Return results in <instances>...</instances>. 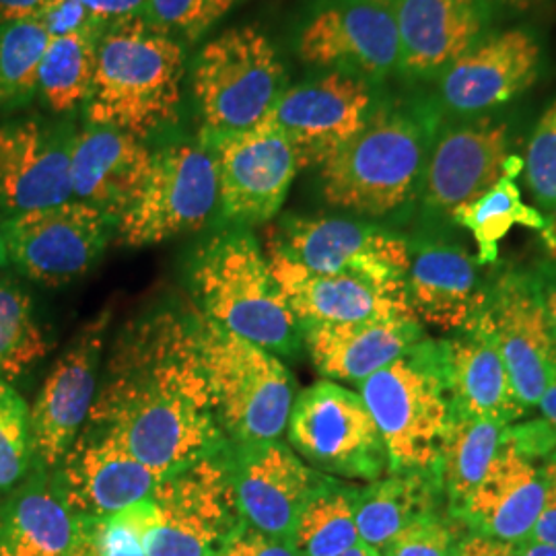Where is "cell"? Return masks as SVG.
Masks as SVG:
<instances>
[{
  "instance_id": "cell-46",
  "label": "cell",
  "mask_w": 556,
  "mask_h": 556,
  "mask_svg": "<svg viewBox=\"0 0 556 556\" xmlns=\"http://www.w3.org/2000/svg\"><path fill=\"white\" fill-rule=\"evenodd\" d=\"M80 2L105 27L119 21L140 17L144 9V0H80Z\"/></svg>"
},
{
  "instance_id": "cell-37",
  "label": "cell",
  "mask_w": 556,
  "mask_h": 556,
  "mask_svg": "<svg viewBox=\"0 0 556 556\" xmlns=\"http://www.w3.org/2000/svg\"><path fill=\"white\" fill-rule=\"evenodd\" d=\"M48 342L27 293L0 280V381L13 383L46 357Z\"/></svg>"
},
{
  "instance_id": "cell-33",
  "label": "cell",
  "mask_w": 556,
  "mask_h": 556,
  "mask_svg": "<svg viewBox=\"0 0 556 556\" xmlns=\"http://www.w3.org/2000/svg\"><path fill=\"white\" fill-rule=\"evenodd\" d=\"M523 172V160L498 179L477 200L459 206L452 219L472 233L477 241L478 264L489 266L498 258V243L514 227H528L532 231H542L546 217L521 199L517 186V176Z\"/></svg>"
},
{
  "instance_id": "cell-30",
  "label": "cell",
  "mask_w": 556,
  "mask_h": 556,
  "mask_svg": "<svg viewBox=\"0 0 556 556\" xmlns=\"http://www.w3.org/2000/svg\"><path fill=\"white\" fill-rule=\"evenodd\" d=\"M441 346L454 417L493 420L509 427L526 415L495 340L480 318L459 330L457 337L441 340Z\"/></svg>"
},
{
  "instance_id": "cell-44",
  "label": "cell",
  "mask_w": 556,
  "mask_h": 556,
  "mask_svg": "<svg viewBox=\"0 0 556 556\" xmlns=\"http://www.w3.org/2000/svg\"><path fill=\"white\" fill-rule=\"evenodd\" d=\"M215 556H298V553L291 542L266 536L243 523Z\"/></svg>"
},
{
  "instance_id": "cell-31",
  "label": "cell",
  "mask_w": 556,
  "mask_h": 556,
  "mask_svg": "<svg viewBox=\"0 0 556 556\" xmlns=\"http://www.w3.org/2000/svg\"><path fill=\"white\" fill-rule=\"evenodd\" d=\"M441 497L435 470L388 472L365 486H353L358 540L381 553L408 526L435 516Z\"/></svg>"
},
{
  "instance_id": "cell-32",
  "label": "cell",
  "mask_w": 556,
  "mask_h": 556,
  "mask_svg": "<svg viewBox=\"0 0 556 556\" xmlns=\"http://www.w3.org/2000/svg\"><path fill=\"white\" fill-rule=\"evenodd\" d=\"M503 425L480 418L454 417L439 452L438 472L441 493L450 516L462 514L464 505L477 491L480 480L491 468L505 435Z\"/></svg>"
},
{
  "instance_id": "cell-55",
  "label": "cell",
  "mask_w": 556,
  "mask_h": 556,
  "mask_svg": "<svg viewBox=\"0 0 556 556\" xmlns=\"http://www.w3.org/2000/svg\"><path fill=\"white\" fill-rule=\"evenodd\" d=\"M337 556H381V553L371 548V546H365L363 542H358L357 546H353V548H349V551H344V553Z\"/></svg>"
},
{
  "instance_id": "cell-50",
  "label": "cell",
  "mask_w": 556,
  "mask_h": 556,
  "mask_svg": "<svg viewBox=\"0 0 556 556\" xmlns=\"http://www.w3.org/2000/svg\"><path fill=\"white\" fill-rule=\"evenodd\" d=\"M540 238H542L546 254L556 262V204L551 208V215L546 219L544 229L540 231Z\"/></svg>"
},
{
  "instance_id": "cell-45",
  "label": "cell",
  "mask_w": 556,
  "mask_h": 556,
  "mask_svg": "<svg viewBox=\"0 0 556 556\" xmlns=\"http://www.w3.org/2000/svg\"><path fill=\"white\" fill-rule=\"evenodd\" d=\"M544 478V501L532 530V542H542L548 546H556V454L548 457L542 466Z\"/></svg>"
},
{
  "instance_id": "cell-34",
  "label": "cell",
  "mask_w": 556,
  "mask_h": 556,
  "mask_svg": "<svg viewBox=\"0 0 556 556\" xmlns=\"http://www.w3.org/2000/svg\"><path fill=\"white\" fill-rule=\"evenodd\" d=\"M105 29L50 38L40 66L38 93L54 114L83 110L91 93L98 46Z\"/></svg>"
},
{
  "instance_id": "cell-22",
  "label": "cell",
  "mask_w": 556,
  "mask_h": 556,
  "mask_svg": "<svg viewBox=\"0 0 556 556\" xmlns=\"http://www.w3.org/2000/svg\"><path fill=\"white\" fill-rule=\"evenodd\" d=\"M538 71L536 40L523 29H509L478 41L439 75V101L454 114H484L528 91Z\"/></svg>"
},
{
  "instance_id": "cell-14",
  "label": "cell",
  "mask_w": 556,
  "mask_h": 556,
  "mask_svg": "<svg viewBox=\"0 0 556 556\" xmlns=\"http://www.w3.org/2000/svg\"><path fill=\"white\" fill-rule=\"evenodd\" d=\"M480 321L495 340L521 406L534 408L556 378V344L544 285L530 273H505L486 289Z\"/></svg>"
},
{
  "instance_id": "cell-21",
  "label": "cell",
  "mask_w": 556,
  "mask_h": 556,
  "mask_svg": "<svg viewBox=\"0 0 556 556\" xmlns=\"http://www.w3.org/2000/svg\"><path fill=\"white\" fill-rule=\"evenodd\" d=\"M54 470L68 505L83 517L118 516L151 497L165 478L87 425Z\"/></svg>"
},
{
  "instance_id": "cell-29",
  "label": "cell",
  "mask_w": 556,
  "mask_h": 556,
  "mask_svg": "<svg viewBox=\"0 0 556 556\" xmlns=\"http://www.w3.org/2000/svg\"><path fill=\"white\" fill-rule=\"evenodd\" d=\"M425 338L415 316H396L312 326L303 330V346L324 378L358 386Z\"/></svg>"
},
{
  "instance_id": "cell-4",
  "label": "cell",
  "mask_w": 556,
  "mask_h": 556,
  "mask_svg": "<svg viewBox=\"0 0 556 556\" xmlns=\"http://www.w3.org/2000/svg\"><path fill=\"white\" fill-rule=\"evenodd\" d=\"M429 137L417 118L378 108L365 126L319 165L328 204L365 217H386L420 188Z\"/></svg>"
},
{
  "instance_id": "cell-10",
  "label": "cell",
  "mask_w": 556,
  "mask_h": 556,
  "mask_svg": "<svg viewBox=\"0 0 556 556\" xmlns=\"http://www.w3.org/2000/svg\"><path fill=\"white\" fill-rule=\"evenodd\" d=\"M289 443L314 470L349 480H378L390 459L378 425L357 392L334 381L305 388L293 402Z\"/></svg>"
},
{
  "instance_id": "cell-35",
  "label": "cell",
  "mask_w": 556,
  "mask_h": 556,
  "mask_svg": "<svg viewBox=\"0 0 556 556\" xmlns=\"http://www.w3.org/2000/svg\"><path fill=\"white\" fill-rule=\"evenodd\" d=\"M358 542L353 486L328 477L301 509L291 546L298 556H337Z\"/></svg>"
},
{
  "instance_id": "cell-3",
  "label": "cell",
  "mask_w": 556,
  "mask_h": 556,
  "mask_svg": "<svg viewBox=\"0 0 556 556\" xmlns=\"http://www.w3.org/2000/svg\"><path fill=\"white\" fill-rule=\"evenodd\" d=\"M192 285L202 316L277 357H298L301 326L248 229L227 227L204 241L192 258Z\"/></svg>"
},
{
  "instance_id": "cell-51",
  "label": "cell",
  "mask_w": 556,
  "mask_h": 556,
  "mask_svg": "<svg viewBox=\"0 0 556 556\" xmlns=\"http://www.w3.org/2000/svg\"><path fill=\"white\" fill-rule=\"evenodd\" d=\"M486 11L489 9H511V11H528L538 7L542 0H477Z\"/></svg>"
},
{
  "instance_id": "cell-15",
  "label": "cell",
  "mask_w": 556,
  "mask_h": 556,
  "mask_svg": "<svg viewBox=\"0 0 556 556\" xmlns=\"http://www.w3.org/2000/svg\"><path fill=\"white\" fill-rule=\"evenodd\" d=\"M369 80L328 71L287 87L266 122L289 140L299 169L319 167L357 135L374 112Z\"/></svg>"
},
{
  "instance_id": "cell-40",
  "label": "cell",
  "mask_w": 556,
  "mask_h": 556,
  "mask_svg": "<svg viewBox=\"0 0 556 556\" xmlns=\"http://www.w3.org/2000/svg\"><path fill=\"white\" fill-rule=\"evenodd\" d=\"M523 174L530 194L551 211L556 204V101L540 116L528 140Z\"/></svg>"
},
{
  "instance_id": "cell-11",
  "label": "cell",
  "mask_w": 556,
  "mask_h": 556,
  "mask_svg": "<svg viewBox=\"0 0 556 556\" xmlns=\"http://www.w3.org/2000/svg\"><path fill=\"white\" fill-rule=\"evenodd\" d=\"M268 254L318 275H349L402 282L410 266V243L396 233L342 217H287L268 239Z\"/></svg>"
},
{
  "instance_id": "cell-53",
  "label": "cell",
  "mask_w": 556,
  "mask_h": 556,
  "mask_svg": "<svg viewBox=\"0 0 556 556\" xmlns=\"http://www.w3.org/2000/svg\"><path fill=\"white\" fill-rule=\"evenodd\" d=\"M544 307H546V318L551 326V334L556 344V282L551 287H544Z\"/></svg>"
},
{
  "instance_id": "cell-18",
  "label": "cell",
  "mask_w": 556,
  "mask_h": 556,
  "mask_svg": "<svg viewBox=\"0 0 556 556\" xmlns=\"http://www.w3.org/2000/svg\"><path fill=\"white\" fill-rule=\"evenodd\" d=\"M108 326L110 312H101L80 330L43 381L29 410L34 462L43 468H59L89 420L100 386Z\"/></svg>"
},
{
  "instance_id": "cell-41",
  "label": "cell",
  "mask_w": 556,
  "mask_h": 556,
  "mask_svg": "<svg viewBox=\"0 0 556 556\" xmlns=\"http://www.w3.org/2000/svg\"><path fill=\"white\" fill-rule=\"evenodd\" d=\"M456 530L443 517H422L400 532L383 551L381 556H456Z\"/></svg>"
},
{
  "instance_id": "cell-49",
  "label": "cell",
  "mask_w": 556,
  "mask_h": 556,
  "mask_svg": "<svg viewBox=\"0 0 556 556\" xmlns=\"http://www.w3.org/2000/svg\"><path fill=\"white\" fill-rule=\"evenodd\" d=\"M538 408H540L544 420L556 431V378L553 379V383L546 388L544 396L540 397Z\"/></svg>"
},
{
  "instance_id": "cell-17",
  "label": "cell",
  "mask_w": 556,
  "mask_h": 556,
  "mask_svg": "<svg viewBox=\"0 0 556 556\" xmlns=\"http://www.w3.org/2000/svg\"><path fill=\"white\" fill-rule=\"evenodd\" d=\"M295 50L318 68L386 79L400 59L394 13L376 0H326L299 29Z\"/></svg>"
},
{
  "instance_id": "cell-25",
  "label": "cell",
  "mask_w": 556,
  "mask_h": 556,
  "mask_svg": "<svg viewBox=\"0 0 556 556\" xmlns=\"http://www.w3.org/2000/svg\"><path fill=\"white\" fill-rule=\"evenodd\" d=\"M486 289L477 260L462 245L447 241L410 245L406 293L418 321L443 332H459L482 312Z\"/></svg>"
},
{
  "instance_id": "cell-43",
  "label": "cell",
  "mask_w": 556,
  "mask_h": 556,
  "mask_svg": "<svg viewBox=\"0 0 556 556\" xmlns=\"http://www.w3.org/2000/svg\"><path fill=\"white\" fill-rule=\"evenodd\" d=\"M50 38L73 36L91 29H108L101 21L96 20L80 0H52L40 17Z\"/></svg>"
},
{
  "instance_id": "cell-52",
  "label": "cell",
  "mask_w": 556,
  "mask_h": 556,
  "mask_svg": "<svg viewBox=\"0 0 556 556\" xmlns=\"http://www.w3.org/2000/svg\"><path fill=\"white\" fill-rule=\"evenodd\" d=\"M517 556H556V546L528 540L517 544Z\"/></svg>"
},
{
  "instance_id": "cell-7",
  "label": "cell",
  "mask_w": 556,
  "mask_h": 556,
  "mask_svg": "<svg viewBox=\"0 0 556 556\" xmlns=\"http://www.w3.org/2000/svg\"><path fill=\"white\" fill-rule=\"evenodd\" d=\"M197 324L215 415L227 443L282 438L295 396L293 378L280 357L206 316Z\"/></svg>"
},
{
  "instance_id": "cell-13",
  "label": "cell",
  "mask_w": 556,
  "mask_h": 556,
  "mask_svg": "<svg viewBox=\"0 0 556 556\" xmlns=\"http://www.w3.org/2000/svg\"><path fill=\"white\" fill-rule=\"evenodd\" d=\"M204 142L217 163V217L239 229L275 219L299 172L289 140L264 119L252 130Z\"/></svg>"
},
{
  "instance_id": "cell-2",
  "label": "cell",
  "mask_w": 556,
  "mask_h": 556,
  "mask_svg": "<svg viewBox=\"0 0 556 556\" xmlns=\"http://www.w3.org/2000/svg\"><path fill=\"white\" fill-rule=\"evenodd\" d=\"M188 75L179 41L155 31L142 17L110 25L98 46L85 122L147 140L178 124Z\"/></svg>"
},
{
  "instance_id": "cell-16",
  "label": "cell",
  "mask_w": 556,
  "mask_h": 556,
  "mask_svg": "<svg viewBox=\"0 0 556 556\" xmlns=\"http://www.w3.org/2000/svg\"><path fill=\"white\" fill-rule=\"evenodd\" d=\"M225 456L243 523L291 542L301 509L328 475L305 464L282 439L227 443Z\"/></svg>"
},
{
  "instance_id": "cell-1",
  "label": "cell",
  "mask_w": 556,
  "mask_h": 556,
  "mask_svg": "<svg viewBox=\"0 0 556 556\" xmlns=\"http://www.w3.org/2000/svg\"><path fill=\"white\" fill-rule=\"evenodd\" d=\"M87 427L169 477L227 445L200 353L199 324L176 312L135 319L116 338Z\"/></svg>"
},
{
  "instance_id": "cell-39",
  "label": "cell",
  "mask_w": 556,
  "mask_h": 556,
  "mask_svg": "<svg viewBox=\"0 0 556 556\" xmlns=\"http://www.w3.org/2000/svg\"><path fill=\"white\" fill-rule=\"evenodd\" d=\"M34 468L29 439V410L23 397L9 388L0 394V501Z\"/></svg>"
},
{
  "instance_id": "cell-12",
  "label": "cell",
  "mask_w": 556,
  "mask_h": 556,
  "mask_svg": "<svg viewBox=\"0 0 556 556\" xmlns=\"http://www.w3.org/2000/svg\"><path fill=\"white\" fill-rule=\"evenodd\" d=\"M9 260L25 277L62 287L85 277L100 262L116 223L100 208L68 200L7 219Z\"/></svg>"
},
{
  "instance_id": "cell-38",
  "label": "cell",
  "mask_w": 556,
  "mask_h": 556,
  "mask_svg": "<svg viewBox=\"0 0 556 556\" xmlns=\"http://www.w3.org/2000/svg\"><path fill=\"white\" fill-rule=\"evenodd\" d=\"M239 0H144L142 20L184 48L199 41Z\"/></svg>"
},
{
  "instance_id": "cell-26",
  "label": "cell",
  "mask_w": 556,
  "mask_h": 556,
  "mask_svg": "<svg viewBox=\"0 0 556 556\" xmlns=\"http://www.w3.org/2000/svg\"><path fill=\"white\" fill-rule=\"evenodd\" d=\"M542 501V468L509 441L505 429L497 456L457 519L478 536L521 544L532 536Z\"/></svg>"
},
{
  "instance_id": "cell-5",
  "label": "cell",
  "mask_w": 556,
  "mask_h": 556,
  "mask_svg": "<svg viewBox=\"0 0 556 556\" xmlns=\"http://www.w3.org/2000/svg\"><path fill=\"white\" fill-rule=\"evenodd\" d=\"M383 439L390 470H433L454 420L441 340L425 338L358 383Z\"/></svg>"
},
{
  "instance_id": "cell-36",
  "label": "cell",
  "mask_w": 556,
  "mask_h": 556,
  "mask_svg": "<svg viewBox=\"0 0 556 556\" xmlns=\"http://www.w3.org/2000/svg\"><path fill=\"white\" fill-rule=\"evenodd\" d=\"M50 34L40 20L0 23V112L38 96L40 66Z\"/></svg>"
},
{
  "instance_id": "cell-23",
  "label": "cell",
  "mask_w": 556,
  "mask_h": 556,
  "mask_svg": "<svg viewBox=\"0 0 556 556\" xmlns=\"http://www.w3.org/2000/svg\"><path fill=\"white\" fill-rule=\"evenodd\" d=\"M266 258L280 295L298 318L301 332L326 324L415 316L406 293V280L378 282L349 275H318L275 254Z\"/></svg>"
},
{
  "instance_id": "cell-56",
  "label": "cell",
  "mask_w": 556,
  "mask_h": 556,
  "mask_svg": "<svg viewBox=\"0 0 556 556\" xmlns=\"http://www.w3.org/2000/svg\"><path fill=\"white\" fill-rule=\"evenodd\" d=\"M9 388H11V386H9V383H4V381H0V394H4V392H7V390H9Z\"/></svg>"
},
{
  "instance_id": "cell-47",
  "label": "cell",
  "mask_w": 556,
  "mask_h": 556,
  "mask_svg": "<svg viewBox=\"0 0 556 556\" xmlns=\"http://www.w3.org/2000/svg\"><path fill=\"white\" fill-rule=\"evenodd\" d=\"M456 556H517V544L472 534L459 542Z\"/></svg>"
},
{
  "instance_id": "cell-57",
  "label": "cell",
  "mask_w": 556,
  "mask_h": 556,
  "mask_svg": "<svg viewBox=\"0 0 556 556\" xmlns=\"http://www.w3.org/2000/svg\"><path fill=\"white\" fill-rule=\"evenodd\" d=\"M376 2H379V4H386V7H392V4L397 2V0H376Z\"/></svg>"
},
{
  "instance_id": "cell-20",
  "label": "cell",
  "mask_w": 556,
  "mask_h": 556,
  "mask_svg": "<svg viewBox=\"0 0 556 556\" xmlns=\"http://www.w3.org/2000/svg\"><path fill=\"white\" fill-rule=\"evenodd\" d=\"M509 128L477 119L445 130L427 155L420 194L427 208L452 217L493 188L521 157L509 155Z\"/></svg>"
},
{
  "instance_id": "cell-6",
  "label": "cell",
  "mask_w": 556,
  "mask_h": 556,
  "mask_svg": "<svg viewBox=\"0 0 556 556\" xmlns=\"http://www.w3.org/2000/svg\"><path fill=\"white\" fill-rule=\"evenodd\" d=\"M144 556H215L243 526L225 447L163 478L153 495L118 514Z\"/></svg>"
},
{
  "instance_id": "cell-28",
  "label": "cell",
  "mask_w": 556,
  "mask_h": 556,
  "mask_svg": "<svg viewBox=\"0 0 556 556\" xmlns=\"http://www.w3.org/2000/svg\"><path fill=\"white\" fill-rule=\"evenodd\" d=\"M80 526L56 470L34 462L20 486L0 501V556H77Z\"/></svg>"
},
{
  "instance_id": "cell-42",
  "label": "cell",
  "mask_w": 556,
  "mask_h": 556,
  "mask_svg": "<svg viewBox=\"0 0 556 556\" xmlns=\"http://www.w3.org/2000/svg\"><path fill=\"white\" fill-rule=\"evenodd\" d=\"M77 556H144V553L137 534L119 516L83 517Z\"/></svg>"
},
{
  "instance_id": "cell-48",
  "label": "cell",
  "mask_w": 556,
  "mask_h": 556,
  "mask_svg": "<svg viewBox=\"0 0 556 556\" xmlns=\"http://www.w3.org/2000/svg\"><path fill=\"white\" fill-rule=\"evenodd\" d=\"M52 0H0V23L40 20Z\"/></svg>"
},
{
  "instance_id": "cell-8",
  "label": "cell",
  "mask_w": 556,
  "mask_h": 556,
  "mask_svg": "<svg viewBox=\"0 0 556 556\" xmlns=\"http://www.w3.org/2000/svg\"><path fill=\"white\" fill-rule=\"evenodd\" d=\"M190 85L204 140L252 130L289 87L277 48L256 27L206 41L192 60Z\"/></svg>"
},
{
  "instance_id": "cell-27",
  "label": "cell",
  "mask_w": 556,
  "mask_h": 556,
  "mask_svg": "<svg viewBox=\"0 0 556 556\" xmlns=\"http://www.w3.org/2000/svg\"><path fill=\"white\" fill-rule=\"evenodd\" d=\"M400 59L397 68L408 77H438L464 56L484 29L486 9L477 0H397Z\"/></svg>"
},
{
  "instance_id": "cell-19",
  "label": "cell",
  "mask_w": 556,
  "mask_h": 556,
  "mask_svg": "<svg viewBox=\"0 0 556 556\" xmlns=\"http://www.w3.org/2000/svg\"><path fill=\"white\" fill-rule=\"evenodd\" d=\"M75 130L43 118L0 124V208L13 215L73 200Z\"/></svg>"
},
{
  "instance_id": "cell-24",
  "label": "cell",
  "mask_w": 556,
  "mask_h": 556,
  "mask_svg": "<svg viewBox=\"0 0 556 556\" xmlns=\"http://www.w3.org/2000/svg\"><path fill=\"white\" fill-rule=\"evenodd\" d=\"M151 161L153 153L144 140L112 126L85 122L71 144L73 199L100 208L118 223L139 199Z\"/></svg>"
},
{
  "instance_id": "cell-54",
  "label": "cell",
  "mask_w": 556,
  "mask_h": 556,
  "mask_svg": "<svg viewBox=\"0 0 556 556\" xmlns=\"http://www.w3.org/2000/svg\"><path fill=\"white\" fill-rule=\"evenodd\" d=\"M7 219H0V266L9 262V241H7Z\"/></svg>"
},
{
  "instance_id": "cell-9",
  "label": "cell",
  "mask_w": 556,
  "mask_h": 556,
  "mask_svg": "<svg viewBox=\"0 0 556 556\" xmlns=\"http://www.w3.org/2000/svg\"><path fill=\"white\" fill-rule=\"evenodd\" d=\"M219 208L217 163L204 140H176L153 153L137 202L119 217L122 243L144 248L202 229Z\"/></svg>"
}]
</instances>
